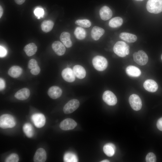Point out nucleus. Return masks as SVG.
<instances>
[{
    "label": "nucleus",
    "mask_w": 162,
    "mask_h": 162,
    "mask_svg": "<svg viewBox=\"0 0 162 162\" xmlns=\"http://www.w3.org/2000/svg\"><path fill=\"white\" fill-rule=\"evenodd\" d=\"M7 51L6 49L0 46V57H3L5 56L6 54Z\"/></svg>",
    "instance_id": "e433bc0d"
},
{
    "label": "nucleus",
    "mask_w": 162,
    "mask_h": 162,
    "mask_svg": "<svg viewBox=\"0 0 162 162\" xmlns=\"http://www.w3.org/2000/svg\"><path fill=\"white\" fill-rule=\"evenodd\" d=\"M129 102L131 107L134 110L138 111L141 108L142 101L137 95L135 94L131 95L129 98Z\"/></svg>",
    "instance_id": "6e6552de"
},
{
    "label": "nucleus",
    "mask_w": 162,
    "mask_h": 162,
    "mask_svg": "<svg viewBox=\"0 0 162 162\" xmlns=\"http://www.w3.org/2000/svg\"><path fill=\"white\" fill-rule=\"evenodd\" d=\"M32 119L35 126L38 128L43 127L46 123V118L43 114L35 113L32 116Z\"/></svg>",
    "instance_id": "1a4fd4ad"
},
{
    "label": "nucleus",
    "mask_w": 162,
    "mask_h": 162,
    "mask_svg": "<svg viewBox=\"0 0 162 162\" xmlns=\"http://www.w3.org/2000/svg\"><path fill=\"white\" fill-rule=\"evenodd\" d=\"M23 130L26 136L29 138L32 137L34 135V130L32 125L29 123H26L22 127Z\"/></svg>",
    "instance_id": "a878e982"
},
{
    "label": "nucleus",
    "mask_w": 162,
    "mask_h": 162,
    "mask_svg": "<svg viewBox=\"0 0 162 162\" xmlns=\"http://www.w3.org/2000/svg\"><path fill=\"white\" fill-rule=\"evenodd\" d=\"M106 144L111 146L113 148L114 150L115 151L116 147L115 145L113 144L112 143H108Z\"/></svg>",
    "instance_id": "79ce46f5"
},
{
    "label": "nucleus",
    "mask_w": 162,
    "mask_h": 162,
    "mask_svg": "<svg viewBox=\"0 0 162 162\" xmlns=\"http://www.w3.org/2000/svg\"><path fill=\"white\" fill-rule=\"evenodd\" d=\"M62 90L59 87L53 86L49 89L47 94L52 99H56L60 97L62 95Z\"/></svg>",
    "instance_id": "4468645a"
},
{
    "label": "nucleus",
    "mask_w": 162,
    "mask_h": 162,
    "mask_svg": "<svg viewBox=\"0 0 162 162\" xmlns=\"http://www.w3.org/2000/svg\"><path fill=\"white\" fill-rule=\"evenodd\" d=\"M73 70L75 76L79 79H82L86 76V71L84 68L81 65H75Z\"/></svg>",
    "instance_id": "6ab92c4d"
},
{
    "label": "nucleus",
    "mask_w": 162,
    "mask_h": 162,
    "mask_svg": "<svg viewBox=\"0 0 162 162\" xmlns=\"http://www.w3.org/2000/svg\"><path fill=\"white\" fill-rule=\"evenodd\" d=\"M5 86V83L3 79L2 78L0 79V91L3 90Z\"/></svg>",
    "instance_id": "58836bf2"
},
{
    "label": "nucleus",
    "mask_w": 162,
    "mask_h": 162,
    "mask_svg": "<svg viewBox=\"0 0 162 162\" xmlns=\"http://www.w3.org/2000/svg\"><path fill=\"white\" fill-rule=\"evenodd\" d=\"M3 13V9L1 5L0 6V18H1Z\"/></svg>",
    "instance_id": "a19ab883"
},
{
    "label": "nucleus",
    "mask_w": 162,
    "mask_h": 162,
    "mask_svg": "<svg viewBox=\"0 0 162 162\" xmlns=\"http://www.w3.org/2000/svg\"><path fill=\"white\" fill-rule=\"evenodd\" d=\"M46 159V153L44 149L40 148L36 151L33 158L34 162H44Z\"/></svg>",
    "instance_id": "f8f14e48"
},
{
    "label": "nucleus",
    "mask_w": 162,
    "mask_h": 162,
    "mask_svg": "<svg viewBox=\"0 0 162 162\" xmlns=\"http://www.w3.org/2000/svg\"><path fill=\"white\" fill-rule=\"evenodd\" d=\"M15 2L19 5H21L23 4L26 0H14Z\"/></svg>",
    "instance_id": "ea45409f"
},
{
    "label": "nucleus",
    "mask_w": 162,
    "mask_h": 162,
    "mask_svg": "<svg viewBox=\"0 0 162 162\" xmlns=\"http://www.w3.org/2000/svg\"><path fill=\"white\" fill-rule=\"evenodd\" d=\"M99 14L101 18L104 20H106L112 16V13L110 9L108 6L102 7L99 11Z\"/></svg>",
    "instance_id": "dca6fc26"
},
{
    "label": "nucleus",
    "mask_w": 162,
    "mask_h": 162,
    "mask_svg": "<svg viewBox=\"0 0 162 162\" xmlns=\"http://www.w3.org/2000/svg\"><path fill=\"white\" fill-rule=\"evenodd\" d=\"M77 125V123L74 120L70 118H67L60 123L59 127L62 130H68L74 129Z\"/></svg>",
    "instance_id": "9d476101"
},
{
    "label": "nucleus",
    "mask_w": 162,
    "mask_h": 162,
    "mask_svg": "<svg viewBox=\"0 0 162 162\" xmlns=\"http://www.w3.org/2000/svg\"><path fill=\"white\" fill-rule=\"evenodd\" d=\"M38 66L37 61L34 59L29 60L28 65V68L31 70L36 68Z\"/></svg>",
    "instance_id": "72a5a7b5"
},
{
    "label": "nucleus",
    "mask_w": 162,
    "mask_h": 162,
    "mask_svg": "<svg viewBox=\"0 0 162 162\" xmlns=\"http://www.w3.org/2000/svg\"><path fill=\"white\" fill-rule=\"evenodd\" d=\"M146 8L147 11L150 13H159L162 12V0H148Z\"/></svg>",
    "instance_id": "7ed1b4c3"
},
{
    "label": "nucleus",
    "mask_w": 162,
    "mask_h": 162,
    "mask_svg": "<svg viewBox=\"0 0 162 162\" xmlns=\"http://www.w3.org/2000/svg\"><path fill=\"white\" fill-rule=\"evenodd\" d=\"M136 0V1H142L144 0Z\"/></svg>",
    "instance_id": "c03bdc74"
},
{
    "label": "nucleus",
    "mask_w": 162,
    "mask_h": 162,
    "mask_svg": "<svg viewBox=\"0 0 162 162\" xmlns=\"http://www.w3.org/2000/svg\"><path fill=\"white\" fill-rule=\"evenodd\" d=\"M30 95V91L27 88H23L17 91L15 94V98L20 100H25L28 99Z\"/></svg>",
    "instance_id": "f3484780"
},
{
    "label": "nucleus",
    "mask_w": 162,
    "mask_h": 162,
    "mask_svg": "<svg viewBox=\"0 0 162 162\" xmlns=\"http://www.w3.org/2000/svg\"><path fill=\"white\" fill-rule=\"evenodd\" d=\"M64 162H77L78 159L76 155L71 152L65 153L64 156Z\"/></svg>",
    "instance_id": "c85d7f7f"
},
{
    "label": "nucleus",
    "mask_w": 162,
    "mask_h": 162,
    "mask_svg": "<svg viewBox=\"0 0 162 162\" xmlns=\"http://www.w3.org/2000/svg\"><path fill=\"white\" fill-rule=\"evenodd\" d=\"M129 46L123 41H118L114 45L113 50L114 53L118 56L123 57L129 53Z\"/></svg>",
    "instance_id": "f257e3e1"
},
{
    "label": "nucleus",
    "mask_w": 162,
    "mask_h": 162,
    "mask_svg": "<svg viewBox=\"0 0 162 162\" xmlns=\"http://www.w3.org/2000/svg\"><path fill=\"white\" fill-rule=\"evenodd\" d=\"M104 29L97 26H94L91 31V36L93 39L95 40H98L104 33Z\"/></svg>",
    "instance_id": "a211bd4d"
},
{
    "label": "nucleus",
    "mask_w": 162,
    "mask_h": 162,
    "mask_svg": "<svg viewBox=\"0 0 162 162\" xmlns=\"http://www.w3.org/2000/svg\"><path fill=\"white\" fill-rule=\"evenodd\" d=\"M22 70L18 66H13L9 69L8 73L11 77L14 78H17L20 77L22 74Z\"/></svg>",
    "instance_id": "aec40b11"
},
{
    "label": "nucleus",
    "mask_w": 162,
    "mask_h": 162,
    "mask_svg": "<svg viewBox=\"0 0 162 162\" xmlns=\"http://www.w3.org/2000/svg\"><path fill=\"white\" fill-rule=\"evenodd\" d=\"M60 38L61 41L67 48H70L72 45L70 38V33L67 32H63L60 35Z\"/></svg>",
    "instance_id": "412c9836"
},
{
    "label": "nucleus",
    "mask_w": 162,
    "mask_h": 162,
    "mask_svg": "<svg viewBox=\"0 0 162 162\" xmlns=\"http://www.w3.org/2000/svg\"><path fill=\"white\" fill-rule=\"evenodd\" d=\"M119 37L123 40L130 43L135 42L137 39V37L135 35L127 32L120 33Z\"/></svg>",
    "instance_id": "5701e85b"
},
{
    "label": "nucleus",
    "mask_w": 162,
    "mask_h": 162,
    "mask_svg": "<svg viewBox=\"0 0 162 162\" xmlns=\"http://www.w3.org/2000/svg\"><path fill=\"white\" fill-rule=\"evenodd\" d=\"M79 101L76 99H73L69 100L64 106L63 111L65 114L71 113L76 110L80 106Z\"/></svg>",
    "instance_id": "423d86ee"
},
{
    "label": "nucleus",
    "mask_w": 162,
    "mask_h": 162,
    "mask_svg": "<svg viewBox=\"0 0 162 162\" xmlns=\"http://www.w3.org/2000/svg\"><path fill=\"white\" fill-rule=\"evenodd\" d=\"M103 149L105 154L109 157L112 156L115 151L112 147L106 144L104 146Z\"/></svg>",
    "instance_id": "7c9ffc66"
},
{
    "label": "nucleus",
    "mask_w": 162,
    "mask_h": 162,
    "mask_svg": "<svg viewBox=\"0 0 162 162\" xmlns=\"http://www.w3.org/2000/svg\"><path fill=\"white\" fill-rule=\"evenodd\" d=\"M75 24L85 28L89 27L91 25L90 21L86 19L77 20L75 21Z\"/></svg>",
    "instance_id": "c756f323"
},
{
    "label": "nucleus",
    "mask_w": 162,
    "mask_h": 162,
    "mask_svg": "<svg viewBox=\"0 0 162 162\" xmlns=\"http://www.w3.org/2000/svg\"><path fill=\"white\" fill-rule=\"evenodd\" d=\"M146 160L147 162H155L156 161L155 155L152 152H149L147 155Z\"/></svg>",
    "instance_id": "473e14b6"
},
{
    "label": "nucleus",
    "mask_w": 162,
    "mask_h": 162,
    "mask_svg": "<svg viewBox=\"0 0 162 162\" xmlns=\"http://www.w3.org/2000/svg\"><path fill=\"white\" fill-rule=\"evenodd\" d=\"M34 14L36 16L39 18L40 16H42L43 15L44 11L42 8H38L34 10Z\"/></svg>",
    "instance_id": "f704fd0d"
},
{
    "label": "nucleus",
    "mask_w": 162,
    "mask_h": 162,
    "mask_svg": "<svg viewBox=\"0 0 162 162\" xmlns=\"http://www.w3.org/2000/svg\"><path fill=\"white\" fill-rule=\"evenodd\" d=\"M161 59L162 60V54L161 56Z\"/></svg>",
    "instance_id": "a18cd8bd"
},
{
    "label": "nucleus",
    "mask_w": 162,
    "mask_h": 162,
    "mask_svg": "<svg viewBox=\"0 0 162 162\" xmlns=\"http://www.w3.org/2000/svg\"><path fill=\"white\" fill-rule=\"evenodd\" d=\"M16 122L13 116L5 114L0 117V127L2 129H7L14 127L16 125Z\"/></svg>",
    "instance_id": "f03ea898"
},
{
    "label": "nucleus",
    "mask_w": 162,
    "mask_h": 162,
    "mask_svg": "<svg viewBox=\"0 0 162 162\" xmlns=\"http://www.w3.org/2000/svg\"><path fill=\"white\" fill-rule=\"evenodd\" d=\"M40 68L39 66L37 67L36 68L31 69L30 70L31 73L34 75H38L40 72Z\"/></svg>",
    "instance_id": "c9c22d12"
},
{
    "label": "nucleus",
    "mask_w": 162,
    "mask_h": 162,
    "mask_svg": "<svg viewBox=\"0 0 162 162\" xmlns=\"http://www.w3.org/2000/svg\"><path fill=\"white\" fill-rule=\"evenodd\" d=\"M52 47L55 53L58 56H62L65 52L66 49L64 44L59 41H56L53 42Z\"/></svg>",
    "instance_id": "ddd939ff"
},
{
    "label": "nucleus",
    "mask_w": 162,
    "mask_h": 162,
    "mask_svg": "<svg viewBox=\"0 0 162 162\" xmlns=\"http://www.w3.org/2000/svg\"><path fill=\"white\" fill-rule=\"evenodd\" d=\"M61 74L64 80L67 82H71L75 80V76L73 70L70 68H68L63 69Z\"/></svg>",
    "instance_id": "9b49d317"
},
{
    "label": "nucleus",
    "mask_w": 162,
    "mask_h": 162,
    "mask_svg": "<svg viewBox=\"0 0 162 162\" xmlns=\"http://www.w3.org/2000/svg\"><path fill=\"white\" fill-rule=\"evenodd\" d=\"M134 61L140 65L146 64L148 61V57L146 53L142 50L135 52L133 55Z\"/></svg>",
    "instance_id": "39448f33"
},
{
    "label": "nucleus",
    "mask_w": 162,
    "mask_h": 162,
    "mask_svg": "<svg viewBox=\"0 0 162 162\" xmlns=\"http://www.w3.org/2000/svg\"><path fill=\"white\" fill-rule=\"evenodd\" d=\"M102 98L104 101L110 106L115 105L117 103L116 96L110 91H105L103 94Z\"/></svg>",
    "instance_id": "0eeeda50"
},
{
    "label": "nucleus",
    "mask_w": 162,
    "mask_h": 162,
    "mask_svg": "<svg viewBox=\"0 0 162 162\" xmlns=\"http://www.w3.org/2000/svg\"><path fill=\"white\" fill-rule=\"evenodd\" d=\"M54 25L53 22L50 20H45L41 23V28L44 32L47 33L51 31Z\"/></svg>",
    "instance_id": "393cba45"
},
{
    "label": "nucleus",
    "mask_w": 162,
    "mask_h": 162,
    "mask_svg": "<svg viewBox=\"0 0 162 162\" xmlns=\"http://www.w3.org/2000/svg\"><path fill=\"white\" fill-rule=\"evenodd\" d=\"M156 125L158 128L159 130L162 131V117L158 120Z\"/></svg>",
    "instance_id": "4c0bfd02"
},
{
    "label": "nucleus",
    "mask_w": 162,
    "mask_h": 162,
    "mask_svg": "<svg viewBox=\"0 0 162 162\" xmlns=\"http://www.w3.org/2000/svg\"><path fill=\"white\" fill-rule=\"evenodd\" d=\"M123 20L120 17L112 18L109 22V26L111 27L115 28L121 26L123 24Z\"/></svg>",
    "instance_id": "bb28decb"
},
{
    "label": "nucleus",
    "mask_w": 162,
    "mask_h": 162,
    "mask_svg": "<svg viewBox=\"0 0 162 162\" xmlns=\"http://www.w3.org/2000/svg\"><path fill=\"white\" fill-rule=\"evenodd\" d=\"M74 34L77 39L81 40L85 38L86 32L85 30L82 28L78 27L76 28Z\"/></svg>",
    "instance_id": "cd10ccee"
},
{
    "label": "nucleus",
    "mask_w": 162,
    "mask_h": 162,
    "mask_svg": "<svg viewBox=\"0 0 162 162\" xmlns=\"http://www.w3.org/2000/svg\"><path fill=\"white\" fill-rule=\"evenodd\" d=\"M19 158L18 155L16 153H12L8 156L6 159V162H17Z\"/></svg>",
    "instance_id": "2f4dec72"
},
{
    "label": "nucleus",
    "mask_w": 162,
    "mask_h": 162,
    "mask_svg": "<svg viewBox=\"0 0 162 162\" xmlns=\"http://www.w3.org/2000/svg\"><path fill=\"white\" fill-rule=\"evenodd\" d=\"M126 72L129 76L133 77L139 76L141 74V71L137 67L132 65L128 66L126 69Z\"/></svg>",
    "instance_id": "4be33fe9"
},
{
    "label": "nucleus",
    "mask_w": 162,
    "mask_h": 162,
    "mask_svg": "<svg viewBox=\"0 0 162 162\" xmlns=\"http://www.w3.org/2000/svg\"><path fill=\"white\" fill-rule=\"evenodd\" d=\"M23 50L27 56H31L36 52L37 47L34 43H30L25 46Z\"/></svg>",
    "instance_id": "b1692460"
},
{
    "label": "nucleus",
    "mask_w": 162,
    "mask_h": 162,
    "mask_svg": "<svg viewBox=\"0 0 162 162\" xmlns=\"http://www.w3.org/2000/svg\"><path fill=\"white\" fill-rule=\"evenodd\" d=\"M143 86L146 90L151 92H155L158 88L157 83L154 80L152 79H148L146 80L143 83Z\"/></svg>",
    "instance_id": "2eb2a0df"
},
{
    "label": "nucleus",
    "mask_w": 162,
    "mask_h": 162,
    "mask_svg": "<svg viewBox=\"0 0 162 162\" xmlns=\"http://www.w3.org/2000/svg\"><path fill=\"white\" fill-rule=\"evenodd\" d=\"M92 63L94 68L99 71H102L105 70L108 66V62L104 57L97 56L93 58Z\"/></svg>",
    "instance_id": "20e7f679"
},
{
    "label": "nucleus",
    "mask_w": 162,
    "mask_h": 162,
    "mask_svg": "<svg viewBox=\"0 0 162 162\" xmlns=\"http://www.w3.org/2000/svg\"><path fill=\"white\" fill-rule=\"evenodd\" d=\"M110 162V161L107 159H105L103 160H102L100 162Z\"/></svg>",
    "instance_id": "37998d69"
}]
</instances>
